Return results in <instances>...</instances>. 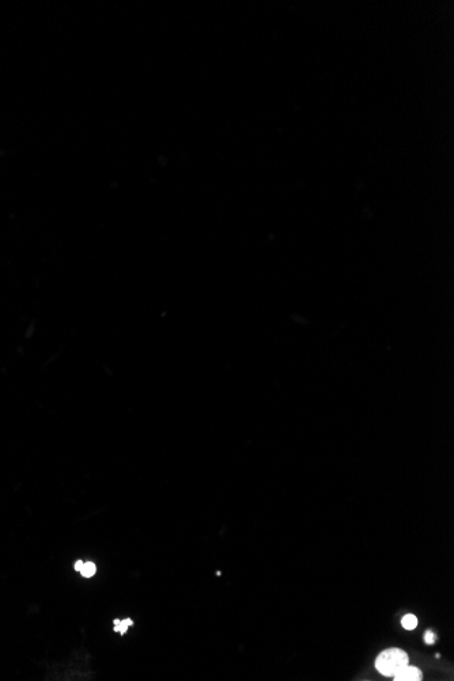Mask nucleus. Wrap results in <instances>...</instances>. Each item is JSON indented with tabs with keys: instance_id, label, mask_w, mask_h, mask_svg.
I'll return each mask as SVG.
<instances>
[{
	"instance_id": "1",
	"label": "nucleus",
	"mask_w": 454,
	"mask_h": 681,
	"mask_svg": "<svg viewBox=\"0 0 454 681\" xmlns=\"http://www.w3.org/2000/svg\"><path fill=\"white\" fill-rule=\"evenodd\" d=\"M408 664H410L408 654L397 648L386 649L376 660L377 670L381 673L382 676H386V677H393L398 670L407 667Z\"/></svg>"
},
{
	"instance_id": "2",
	"label": "nucleus",
	"mask_w": 454,
	"mask_h": 681,
	"mask_svg": "<svg viewBox=\"0 0 454 681\" xmlns=\"http://www.w3.org/2000/svg\"><path fill=\"white\" fill-rule=\"evenodd\" d=\"M392 679L395 681H421L423 680V673L419 667H410L408 664L407 667L398 670Z\"/></svg>"
},
{
	"instance_id": "3",
	"label": "nucleus",
	"mask_w": 454,
	"mask_h": 681,
	"mask_svg": "<svg viewBox=\"0 0 454 681\" xmlns=\"http://www.w3.org/2000/svg\"><path fill=\"white\" fill-rule=\"evenodd\" d=\"M79 573L82 574V577L91 578L97 573V566L93 562L83 563V566H82V568H81Z\"/></svg>"
},
{
	"instance_id": "4",
	"label": "nucleus",
	"mask_w": 454,
	"mask_h": 681,
	"mask_svg": "<svg viewBox=\"0 0 454 681\" xmlns=\"http://www.w3.org/2000/svg\"><path fill=\"white\" fill-rule=\"evenodd\" d=\"M401 625H403L406 630H408V631L415 630L416 625H418V618H416L415 615H411V613L410 615H406V616L403 618V620H401Z\"/></svg>"
},
{
	"instance_id": "5",
	"label": "nucleus",
	"mask_w": 454,
	"mask_h": 681,
	"mask_svg": "<svg viewBox=\"0 0 454 681\" xmlns=\"http://www.w3.org/2000/svg\"><path fill=\"white\" fill-rule=\"evenodd\" d=\"M132 624H133V622L131 619H125V620H121V622L115 620V631L120 633L121 635H124L127 633L128 627H131Z\"/></svg>"
},
{
	"instance_id": "6",
	"label": "nucleus",
	"mask_w": 454,
	"mask_h": 681,
	"mask_svg": "<svg viewBox=\"0 0 454 681\" xmlns=\"http://www.w3.org/2000/svg\"><path fill=\"white\" fill-rule=\"evenodd\" d=\"M435 640H437V637H435L434 633H431V631L425 633V642L427 645H433V643H435Z\"/></svg>"
},
{
	"instance_id": "7",
	"label": "nucleus",
	"mask_w": 454,
	"mask_h": 681,
	"mask_svg": "<svg viewBox=\"0 0 454 681\" xmlns=\"http://www.w3.org/2000/svg\"><path fill=\"white\" fill-rule=\"evenodd\" d=\"M82 566H83V562H82V561H78V562L75 563V570H76V571H81Z\"/></svg>"
}]
</instances>
